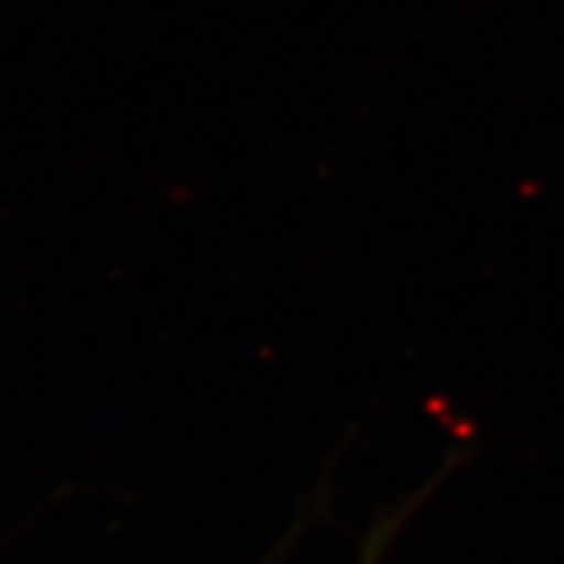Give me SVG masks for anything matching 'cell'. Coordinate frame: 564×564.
<instances>
[{
	"instance_id": "cell-1",
	"label": "cell",
	"mask_w": 564,
	"mask_h": 564,
	"mask_svg": "<svg viewBox=\"0 0 564 564\" xmlns=\"http://www.w3.org/2000/svg\"><path fill=\"white\" fill-rule=\"evenodd\" d=\"M392 530H395V524H389L386 530H380V533H373V536H370V543H367V552H364L361 564H377L380 552H383V545L389 543V536H392Z\"/></svg>"
}]
</instances>
